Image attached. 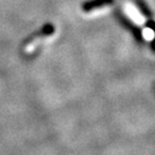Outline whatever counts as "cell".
Masks as SVG:
<instances>
[{"label": "cell", "mask_w": 155, "mask_h": 155, "mask_svg": "<svg viewBox=\"0 0 155 155\" xmlns=\"http://www.w3.org/2000/svg\"><path fill=\"white\" fill-rule=\"evenodd\" d=\"M55 28H54L53 25L51 24H48L41 29V30H39L38 32L34 34L29 39H27L26 42H25V52H31L34 51V48H36V44L37 41H38L39 39H42L44 37H48V36H51L52 34L54 32Z\"/></svg>", "instance_id": "1"}, {"label": "cell", "mask_w": 155, "mask_h": 155, "mask_svg": "<svg viewBox=\"0 0 155 155\" xmlns=\"http://www.w3.org/2000/svg\"><path fill=\"white\" fill-rule=\"evenodd\" d=\"M114 0H90L83 3L82 9L84 12H91L95 9H99L101 7H106L113 3Z\"/></svg>", "instance_id": "2"}]
</instances>
